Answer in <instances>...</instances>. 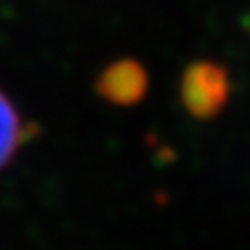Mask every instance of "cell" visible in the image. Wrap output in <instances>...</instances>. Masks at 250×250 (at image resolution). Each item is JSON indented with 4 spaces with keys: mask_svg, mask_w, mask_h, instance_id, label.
Segmentation results:
<instances>
[{
    "mask_svg": "<svg viewBox=\"0 0 250 250\" xmlns=\"http://www.w3.org/2000/svg\"><path fill=\"white\" fill-rule=\"evenodd\" d=\"M246 34L250 36V15H248V17H246Z\"/></svg>",
    "mask_w": 250,
    "mask_h": 250,
    "instance_id": "obj_4",
    "label": "cell"
},
{
    "mask_svg": "<svg viewBox=\"0 0 250 250\" xmlns=\"http://www.w3.org/2000/svg\"><path fill=\"white\" fill-rule=\"evenodd\" d=\"M36 123H27L19 108L0 88V171L6 169L17 152L36 136Z\"/></svg>",
    "mask_w": 250,
    "mask_h": 250,
    "instance_id": "obj_3",
    "label": "cell"
},
{
    "mask_svg": "<svg viewBox=\"0 0 250 250\" xmlns=\"http://www.w3.org/2000/svg\"><path fill=\"white\" fill-rule=\"evenodd\" d=\"M94 90L104 103L121 108L140 104L150 90V75L138 59H117L98 73Z\"/></svg>",
    "mask_w": 250,
    "mask_h": 250,
    "instance_id": "obj_2",
    "label": "cell"
},
{
    "mask_svg": "<svg viewBox=\"0 0 250 250\" xmlns=\"http://www.w3.org/2000/svg\"><path fill=\"white\" fill-rule=\"evenodd\" d=\"M179 98L186 113L194 119H215L231 98L229 69L210 59L192 61L179 80Z\"/></svg>",
    "mask_w": 250,
    "mask_h": 250,
    "instance_id": "obj_1",
    "label": "cell"
}]
</instances>
